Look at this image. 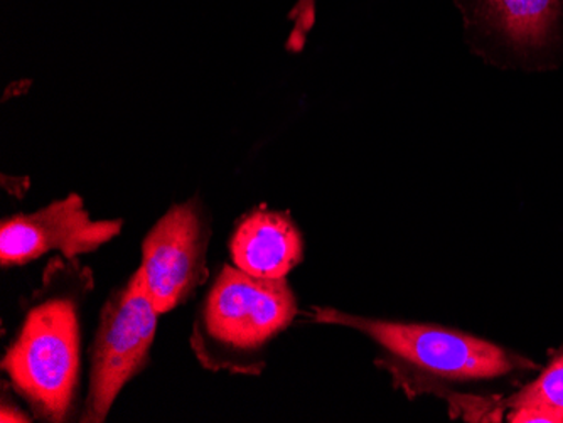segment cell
Masks as SVG:
<instances>
[{"instance_id":"obj_1","label":"cell","mask_w":563,"mask_h":423,"mask_svg":"<svg viewBox=\"0 0 563 423\" xmlns=\"http://www.w3.org/2000/svg\"><path fill=\"white\" fill-rule=\"evenodd\" d=\"M93 289V270L80 258L58 254L44 267L40 287L22 301L2 371L37 422L80 420L84 312Z\"/></svg>"},{"instance_id":"obj_2","label":"cell","mask_w":563,"mask_h":423,"mask_svg":"<svg viewBox=\"0 0 563 423\" xmlns=\"http://www.w3.org/2000/svg\"><path fill=\"white\" fill-rule=\"evenodd\" d=\"M309 321L347 327L372 341L376 365L387 369L395 385L410 397L459 385L481 383L537 369L523 356L463 331L435 324L363 318L334 308L314 305Z\"/></svg>"},{"instance_id":"obj_3","label":"cell","mask_w":563,"mask_h":423,"mask_svg":"<svg viewBox=\"0 0 563 423\" xmlns=\"http://www.w3.org/2000/svg\"><path fill=\"white\" fill-rule=\"evenodd\" d=\"M299 315L287 279H262L224 264L192 319L189 346L208 371L255 377L268 346Z\"/></svg>"},{"instance_id":"obj_4","label":"cell","mask_w":563,"mask_h":423,"mask_svg":"<svg viewBox=\"0 0 563 423\" xmlns=\"http://www.w3.org/2000/svg\"><path fill=\"white\" fill-rule=\"evenodd\" d=\"M464 43L505 71H555L563 66V0H452Z\"/></svg>"},{"instance_id":"obj_5","label":"cell","mask_w":563,"mask_h":423,"mask_svg":"<svg viewBox=\"0 0 563 423\" xmlns=\"http://www.w3.org/2000/svg\"><path fill=\"white\" fill-rule=\"evenodd\" d=\"M159 315L141 268L110 293L90 346L88 388L78 422H107L123 388L147 368Z\"/></svg>"},{"instance_id":"obj_6","label":"cell","mask_w":563,"mask_h":423,"mask_svg":"<svg viewBox=\"0 0 563 423\" xmlns=\"http://www.w3.org/2000/svg\"><path fill=\"white\" fill-rule=\"evenodd\" d=\"M211 236L210 211L196 192L183 203L170 204L142 240L139 268L159 314L191 301L210 280Z\"/></svg>"},{"instance_id":"obj_7","label":"cell","mask_w":563,"mask_h":423,"mask_svg":"<svg viewBox=\"0 0 563 423\" xmlns=\"http://www.w3.org/2000/svg\"><path fill=\"white\" fill-rule=\"evenodd\" d=\"M123 220H93L78 192L51 201L33 213L0 221V265L21 267L56 252L66 258L93 254L120 236Z\"/></svg>"},{"instance_id":"obj_8","label":"cell","mask_w":563,"mask_h":423,"mask_svg":"<svg viewBox=\"0 0 563 423\" xmlns=\"http://www.w3.org/2000/svg\"><path fill=\"white\" fill-rule=\"evenodd\" d=\"M230 255L233 265L262 279H286L303 260V238L289 211L257 207L236 221Z\"/></svg>"},{"instance_id":"obj_9","label":"cell","mask_w":563,"mask_h":423,"mask_svg":"<svg viewBox=\"0 0 563 423\" xmlns=\"http://www.w3.org/2000/svg\"><path fill=\"white\" fill-rule=\"evenodd\" d=\"M503 403L511 423H563V346L550 355L539 377Z\"/></svg>"},{"instance_id":"obj_10","label":"cell","mask_w":563,"mask_h":423,"mask_svg":"<svg viewBox=\"0 0 563 423\" xmlns=\"http://www.w3.org/2000/svg\"><path fill=\"white\" fill-rule=\"evenodd\" d=\"M318 2L319 0H296V4L290 8L287 21L292 24V27L286 41L287 52L296 55L306 49L307 40L318 22Z\"/></svg>"},{"instance_id":"obj_11","label":"cell","mask_w":563,"mask_h":423,"mask_svg":"<svg viewBox=\"0 0 563 423\" xmlns=\"http://www.w3.org/2000/svg\"><path fill=\"white\" fill-rule=\"evenodd\" d=\"M19 394L12 390L8 381L2 380V402H0V422H19L30 423L33 422L34 415L27 407L22 409L19 403Z\"/></svg>"}]
</instances>
